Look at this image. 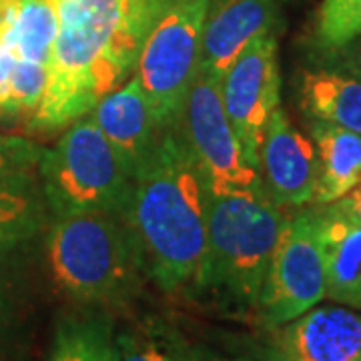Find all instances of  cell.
Here are the masks:
<instances>
[{"label": "cell", "mask_w": 361, "mask_h": 361, "mask_svg": "<svg viewBox=\"0 0 361 361\" xmlns=\"http://www.w3.org/2000/svg\"><path fill=\"white\" fill-rule=\"evenodd\" d=\"M56 14L47 89L32 125L63 129L135 73L142 44L175 0H49Z\"/></svg>", "instance_id": "obj_1"}, {"label": "cell", "mask_w": 361, "mask_h": 361, "mask_svg": "<svg viewBox=\"0 0 361 361\" xmlns=\"http://www.w3.org/2000/svg\"><path fill=\"white\" fill-rule=\"evenodd\" d=\"M211 189L177 123L135 173L129 217L149 277L165 293L193 291L207 251Z\"/></svg>", "instance_id": "obj_2"}, {"label": "cell", "mask_w": 361, "mask_h": 361, "mask_svg": "<svg viewBox=\"0 0 361 361\" xmlns=\"http://www.w3.org/2000/svg\"><path fill=\"white\" fill-rule=\"evenodd\" d=\"M47 253L56 287L89 310L123 305L151 279L129 211L54 217Z\"/></svg>", "instance_id": "obj_3"}, {"label": "cell", "mask_w": 361, "mask_h": 361, "mask_svg": "<svg viewBox=\"0 0 361 361\" xmlns=\"http://www.w3.org/2000/svg\"><path fill=\"white\" fill-rule=\"evenodd\" d=\"M283 223L281 207L265 191L211 195L205 259L191 293L209 295L233 315L257 313Z\"/></svg>", "instance_id": "obj_4"}, {"label": "cell", "mask_w": 361, "mask_h": 361, "mask_svg": "<svg viewBox=\"0 0 361 361\" xmlns=\"http://www.w3.org/2000/svg\"><path fill=\"white\" fill-rule=\"evenodd\" d=\"M39 171L54 217L129 211L135 175L89 115L44 151Z\"/></svg>", "instance_id": "obj_5"}, {"label": "cell", "mask_w": 361, "mask_h": 361, "mask_svg": "<svg viewBox=\"0 0 361 361\" xmlns=\"http://www.w3.org/2000/svg\"><path fill=\"white\" fill-rule=\"evenodd\" d=\"M209 0H175L142 44L135 75L161 127L177 123L201 71V35Z\"/></svg>", "instance_id": "obj_6"}, {"label": "cell", "mask_w": 361, "mask_h": 361, "mask_svg": "<svg viewBox=\"0 0 361 361\" xmlns=\"http://www.w3.org/2000/svg\"><path fill=\"white\" fill-rule=\"evenodd\" d=\"M177 125L213 197L265 191L259 169L249 161L225 113L219 80L199 73Z\"/></svg>", "instance_id": "obj_7"}, {"label": "cell", "mask_w": 361, "mask_h": 361, "mask_svg": "<svg viewBox=\"0 0 361 361\" xmlns=\"http://www.w3.org/2000/svg\"><path fill=\"white\" fill-rule=\"evenodd\" d=\"M327 297V277L313 209L285 215L257 307L263 329L293 322Z\"/></svg>", "instance_id": "obj_8"}, {"label": "cell", "mask_w": 361, "mask_h": 361, "mask_svg": "<svg viewBox=\"0 0 361 361\" xmlns=\"http://www.w3.org/2000/svg\"><path fill=\"white\" fill-rule=\"evenodd\" d=\"M221 97L249 161L259 169L263 130L281 101L277 35L259 37L245 47L221 78Z\"/></svg>", "instance_id": "obj_9"}, {"label": "cell", "mask_w": 361, "mask_h": 361, "mask_svg": "<svg viewBox=\"0 0 361 361\" xmlns=\"http://www.w3.org/2000/svg\"><path fill=\"white\" fill-rule=\"evenodd\" d=\"M317 151L311 137L293 127L285 109L269 116L259 147V175L275 205L303 207L313 203L317 187Z\"/></svg>", "instance_id": "obj_10"}, {"label": "cell", "mask_w": 361, "mask_h": 361, "mask_svg": "<svg viewBox=\"0 0 361 361\" xmlns=\"http://www.w3.org/2000/svg\"><path fill=\"white\" fill-rule=\"evenodd\" d=\"M269 334L279 361H361V311L339 303L315 305Z\"/></svg>", "instance_id": "obj_11"}, {"label": "cell", "mask_w": 361, "mask_h": 361, "mask_svg": "<svg viewBox=\"0 0 361 361\" xmlns=\"http://www.w3.org/2000/svg\"><path fill=\"white\" fill-rule=\"evenodd\" d=\"M281 13L277 0H209L201 35V71L219 80L259 37L277 35Z\"/></svg>", "instance_id": "obj_12"}, {"label": "cell", "mask_w": 361, "mask_h": 361, "mask_svg": "<svg viewBox=\"0 0 361 361\" xmlns=\"http://www.w3.org/2000/svg\"><path fill=\"white\" fill-rule=\"evenodd\" d=\"M89 116L127 163L133 175L151 155L161 130L165 129L159 125L155 111L135 73L121 87L104 94L90 109Z\"/></svg>", "instance_id": "obj_13"}, {"label": "cell", "mask_w": 361, "mask_h": 361, "mask_svg": "<svg viewBox=\"0 0 361 361\" xmlns=\"http://www.w3.org/2000/svg\"><path fill=\"white\" fill-rule=\"evenodd\" d=\"M305 66L299 77V106L310 121L331 123L361 135V77L336 54Z\"/></svg>", "instance_id": "obj_14"}, {"label": "cell", "mask_w": 361, "mask_h": 361, "mask_svg": "<svg viewBox=\"0 0 361 361\" xmlns=\"http://www.w3.org/2000/svg\"><path fill=\"white\" fill-rule=\"evenodd\" d=\"M313 217L325 259L327 297L361 311V225L329 205L313 207Z\"/></svg>", "instance_id": "obj_15"}, {"label": "cell", "mask_w": 361, "mask_h": 361, "mask_svg": "<svg viewBox=\"0 0 361 361\" xmlns=\"http://www.w3.org/2000/svg\"><path fill=\"white\" fill-rule=\"evenodd\" d=\"M310 137L317 151L315 205H331L361 183V135L331 123L311 121Z\"/></svg>", "instance_id": "obj_16"}, {"label": "cell", "mask_w": 361, "mask_h": 361, "mask_svg": "<svg viewBox=\"0 0 361 361\" xmlns=\"http://www.w3.org/2000/svg\"><path fill=\"white\" fill-rule=\"evenodd\" d=\"M56 14L49 0H0V40L20 65H51Z\"/></svg>", "instance_id": "obj_17"}, {"label": "cell", "mask_w": 361, "mask_h": 361, "mask_svg": "<svg viewBox=\"0 0 361 361\" xmlns=\"http://www.w3.org/2000/svg\"><path fill=\"white\" fill-rule=\"evenodd\" d=\"M115 361H199L193 339L163 315H142L113 334Z\"/></svg>", "instance_id": "obj_18"}, {"label": "cell", "mask_w": 361, "mask_h": 361, "mask_svg": "<svg viewBox=\"0 0 361 361\" xmlns=\"http://www.w3.org/2000/svg\"><path fill=\"white\" fill-rule=\"evenodd\" d=\"M115 325L104 310H90L59 323L49 361H115Z\"/></svg>", "instance_id": "obj_19"}, {"label": "cell", "mask_w": 361, "mask_h": 361, "mask_svg": "<svg viewBox=\"0 0 361 361\" xmlns=\"http://www.w3.org/2000/svg\"><path fill=\"white\" fill-rule=\"evenodd\" d=\"M47 66L20 65L0 40V115L32 118L47 89Z\"/></svg>", "instance_id": "obj_20"}, {"label": "cell", "mask_w": 361, "mask_h": 361, "mask_svg": "<svg viewBox=\"0 0 361 361\" xmlns=\"http://www.w3.org/2000/svg\"><path fill=\"white\" fill-rule=\"evenodd\" d=\"M42 223V211L25 185H0V255L28 241Z\"/></svg>", "instance_id": "obj_21"}, {"label": "cell", "mask_w": 361, "mask_h": 361, "mask_svg": "<svg viewBox=\"0 0 361 361\" xmlns=\"http://www.w3.org/2000/svg\"><path fill=\"white\" fill-rule=\"evenodd\" d=\"M361 37V0H322L315 39L323 52L345 47Z\"/></svg>", "instance_id": "obj_22"}, {"label": "cell", "mask_w": 361, "mask_h": 361, "mask_svg": "<svg viewBox=\"0 0 361 361\" xmlns=\"http://www.w3.org/2000/svg\"><path fill=\"white\" fill-rule=\"evenodd\" d=\"M199 361H279L267 339L219 331L207 339L195 341Z\"/></svg>", "instance_id": "obj_23"}, {"label": "cell", "mask_w": 361, "mask_h": 361, "mask_svg": "<svg viewBox=\"0 0 361 361\" xmlns=\"http://www.w3.org/2000/svg\"><path fill=\"white\" fill-rule=\"evenodd\" d=\"M44 151L37 142L0 133V185H25L40 167Z\"/></svg>", "instance_id": "obj_24"}, {"label": "cell", "mask_w": 361, "mask_h": 361, "mask_svg": "<svg viewBox=\"0 0 361 361\" xmlns=\"http://www.w3.org/2000/svg\"><path fill=\"white\" fill-rule=\"evenodd\" d=\"M329 207H331L334 211H337L339 215H343V217H348L349 221L361 225V183L355 189H351L345 197H341L339 201L331 203Z\"/></svg>", "instance_id": "obj_25"}, {"label": "cell", "mask_w": 361, "mask_h": 361, "mask_svg": "<svg viewBox=\"0 0 361 361\" xmlns=\"http://www.w3.org/2000/svg\"><path fill=\"white\" fill-rule=\"evenodd\" d=\"M331 54H336L343 65H348L351 71H355L361 77V37L337 51H331Z\"/></svg>", "instance_id": "obj_26"}, {"label": "cell", "mask_w": 361, "mask_h": 361, "mask_svg": "<svg viewBox=\"0 0 361 361\" xmlns=\"http://www.w3.org/2000/svg\"><path fill=\"white\" fill-rule=\"evenodd\" d=\"M2 325H4V313H2V307H0V336H2Z\"/></svg>", "instance_id": "obj_27"}, {"label": "cell", "mask_w": 361, "mask_h": 361, "mask_svg": "<svg viewBox=\"0 0 361 361\" xmlns=\"http://www.w3.org/2000/svg\"><path fill=\"white\" fill-rule=\"evenodd\" d=\"M277 2H279V4H281V2H289V0H277Z\"/></svg>", "instance_id": "obj_28"}, {"label": "cell", "mask_w": 361, "mask_h": 361, "mask_svg": "<svg viewBox=\"0 0 361 361\" xmlns=\"http://www.w3.org/2000/svg\"><path fill=\"white\" fill-rule=\"evenodd\" d=\"M277 360H279V357H277Z\"/></svg>", "instance_id": "obj_29"}]
</instances>
